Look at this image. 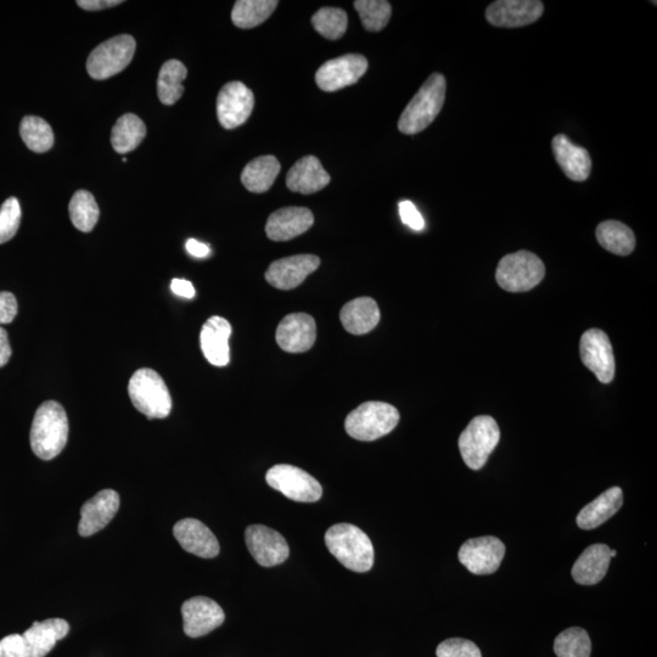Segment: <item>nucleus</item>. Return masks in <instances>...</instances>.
I'll return each mask as SVG.
<instances>
[{
    "label": "nucleus",
    "instance_id": "nucleus-1",
    "mask_svg": "<svg viewBox=\"0 0 657 657\" xmlns=\"http://www.w3.org/2000/svg\"><path fill=\"white\" fill-rule=\"evenodd\" d=\"M69 438V419L63 406L47 401L37 409L31 429V448L38 458L52 460L58 457Z\"/></svg>",
    "mask_w": 657,
    "mask_h": 657
},
{
    "label": "nucleus",
    "instance_id": "nucleus-2",
    "mask_svg": "<svg viewBox=\"0 0 657 657\" xmlns=\"http://www.w3.org/2000/svg\"><path fill=\"white\" fill-rule=\"evenodd\" d=\"M446 89L445 76L432 73L402 112L398 121L400 132L413 136L428 128L445 104Z\"/></svg>",
    "mask_w": 657,
    "mask_h": 657
},
{
    "label": "nucleus",
    "instance_id": "nucleus-3",
    "mask_svg": "<svg viewBox=\"0 0 657 657\" xmlns=\"http://www.w3.org/2000/svg\"><path fill=\"white\" fill-rule=\"evenodd\" d=\"M325 544L329 552L346 569L367 572L374 565V547L368 535L351 524H336L325 533Z\"/></svg>",
    "mask_w": 657,
    "mask_h": 657
},
{
    "label": "nucleus",
    "instance_id": "nucleus-4",
    "mask_svg": "<svg viewBox=\"0 0 657 657\" xmlns=\"http://www.w3.org/2000/svg\"><path fill=\"white\" fill-rule=\"evenodd\" d=\"M128 393L133 406L148 419H165L172 411L171 393L153 369L137 370L129 380Z\"/></svg>",
    "mask_w": 657,
    "mask_h": 657
},
{
    "label": "nucleus",
    "instance_id": "nucleus-5",
    "mask_svg": "<svg viewBox=\"0 0 657 657\" xmlns=\"http://www.w3.org/2000/svg\"><path fill=\"white\" fill-rule=\"evenodd\" d=\"M400 423V412L389 403L367 402L347 415L345 429L358 441H375L389 435Z\"/></svg>",
    "mask_w": 657,
    "mask_h": 657
},
{
    "label": "nucleus",
    "instance_id": "nucleus-6",
    "mask_svg": "<svg viewBox=\"0 0 657 657\" xmlns=\"http://www.w3.org/2000/svg\"><path fill=\"white\" fill-rule=\"evenodd\" d=\"M544 275L546 267L541 258L529 251H519L502 258L496 279L505 291L525 292L536 288Z\"/></svg>",
    "mask_w": 657,
    "mask_h": 657
},
{
    "label": "nucleus",
    "instance_id": "nucleus-7",
    "mask_svg": "<svg viewBox=\"0 0 657 657\" xmlns=\"http://www.w3.org/2000/svg\"><path fill=\"white\" fill-rule=\"evenodd\" d=\"M499 440L501 430L496 420L488 415L474 418L459 437V449L464 463L473 470L484 468Z\"/></svg>",
    "mask_w": 657,
    "mask_h": 657
},
{
    "label": "nucleus",
    "instance_id": "nucleus-8",
    "mask_svg": "<svg viewBox=\"0 0 657 657\" xmlns=\"http://www.w3.org/2000/svg\"><path fill=\"white\" fill-rule=\"evenodd\" d=\"M137 43L132 36L121 35L99 44L87 60L89 76L97 81L108 80L131 64Z\"/></svg>",
    "mask_w": 657,
    "mask_h": 657
},
{
    "label": "nucleus",
    "instance_id": "nucleus-9",
    "mask_svg": "<svg viewBox=\"0 0 657 657\" xmlns=\"http://www.w3.org/2000/svg\"><path fill=\"white\" fill-rule=\"evenodd\" d=\"M267 484L291 501L314 503L322 498L323 488L305 470L288 464H279L268 470Z\"/></svg>",
    "mask_w": 657,
    "mask_h": 657
},
{
    "label": "nucleus",
    "instance_id": "nucleus-10",
    "mask_svg": "<svg viewBox=\"0 0 657 657\" xmlns=\"http://www.w3.org/2000/svg\"><path fill=\"white\" fill-rule=\"evenodd\" d=\"M505 546L501 539L492 536L477 537L466 541L459 550V561L471 574L491 575L501 566Z\"/></svg>",
    "mask_w": 657,
    "mask_h": 657
},
{
    "label": "nucleus",
    "instance_id": "nucleus-11",
    "mask_svg": "<svg viewBox=\"0 0 657 657\" xmlns=\"http://www.w3.org/2000/svg\"><path fill=\"white\" fill-rule=\"evenodd\" d=\"M368 70V60L363 55L347 54L327 61L316 73L317 86L324 92L340 91L361 80Z\"/></svg>",
    "mask_w": 657,
    "mask_h": 657
},
{
    "label": "nucleus",
    "instance_id": "nucleus-12",
    "mask_svg": "<svg viewBox=\"0 0 657 657\" xmlns=\"http://www.w3.org/2000/svg\"><path fill=\"white\" fill-rule=\"evenodd\" d=\"M581 359L597 376L600 383L610 384L615 378V357L608 335L603 330L591 329L581 338Z\"/></svg>",
    "mask_w": 657,
    "mask_h": 657
},
{
    "label": "nucleus",
    "instance_id": "nucleus-13",
    "mask_svg": "<svg viewBox=\"0 0 657 657\" xmlns=\"http://www.w3.org/2000/svg\"><path fill=\"white\" fill-rule=\"evenodd\" d=\"M254 106L255 97L250 88L241 82H229L218 94V121L223 128H238L249 120Z\"/></svg>",
    "mask_w": 657,
    "mask_h": 657
},
{
    "label": "nucleus",
    "instance_id": "nucleus-14",
    "mask_svg": "<svg viewBox=\"0 0 657 657\" xmlns=\"http://www.w3.org/2000/svg\"><path fill=\"white\" fill-rule=\"evenodd\" d=\"M247 549L258 564L272 567L283 564L289 558L290 549L279 532L263 525H252L245 532Z\"/></svg>",
    "mask_w": 657,
    "mask_h": 657
},
{
    "label": "nucleus",
    "instance_id": "nucleus-15",
    "mask_svg": "<svg viewBox=\"0 0 657 657\" xmlns=\"http://www.w3.org/2000/svg\"><path fill=\"white\" fill-rule=\"evenodd\" d=\"M539 0H498L486 10V19L494 27L518 28L533 24L543 15Z\"/></svg>",
    "mask_w": 657,
    "mask_h": 657
},
{
    "label": "nucleus",
    "instance_id": "nucleus-16",
    "mask_svg": "<svg viewBox=\"0 0 657 657\" xmlns=\"http://www.w3.org/2000/svg\"><path fill=\"white\" fill-rule=\"evenodd\" d=\"M184 632L190 638L204 637L226 620L224 611L215 600L195 597L182 606Z\"/></svg>",
    "mask_w": 657,
    "mask_h": 657
},
{
    "label": "nucleus",
    "instance_id": "nucleus-17",
    "mask_svg": "<svg viewBox=\"0 0 657 657\" xmlns=\"http://www.w3.org/2000/svg\"><path fill=\"white\" fill-rule=\"evenodd\" d=\"M320 258L314 255H297L282 258L267 269L266 280L279 290H292L305 282L308 275L316 272Z\"/></svg>",
    "mask_w": 657,
    "mask_h": 657
},
{
    "label": "nucleus",
    "instance_id": "nucleus-18",
    "mask_svg": "<svg viewBox=\"0 0 657 657\" xmlns=\"http://www.w3.org/2000/svg\"><path fill=\"white\" fill-rule=\"evenodd\" d=\"M316 339L317 325L310 314H289L277 329V344L285 352L302 353L311 350Z\"/></svg>",
    "mask_w": 657,
    "mask_h": 657
},
{
    "label": "nucleus",
    "instance_id": "nucleus-19",
    "mask_svg": "<svg viewBox=\"0 0 657 657\" xmlns=\"http://www.w3.org/2000/svg\"><path fill=\"white\" fill-rule=\"evenodd\" d=\"M119 509V493L114 490L100 491L83 504L78 532L82 537L95 535L110 524Z\"/></svg>",
    "mask_w": 657,
    "mask_h": 657
},
{
    "label": "nucleus",
    "instance_id": "nucleus-20",
    "mask_svg": "<svg viewBox=\"0 0 657 657\" xmlns=\"http://www.w3.org/2000/svg\"><path fill=\"white\" fill-rule=\"evenodd\" d=\"M173 535L181 547L196 557L211 559L219 554V543L206 525L196 519L178 521L173 527Z\"/></svg>",
    "mask_w": 657,
    "mask_h": 657
},
{
    "label": "nucleus",
    "instance_id": "nucleus-21",
    "mask_svg": "<svg viewBox=\"0 0 657 657\" xmlns=\"http://www.w3.org/2000/svg\"><path fill=\"white\" fill-rule=\"evenodd\" d=\"M313 223V213L306 207H284L269 216L266 234L273 241H288L306 233Z\"/></svg>",
    "mask_w": 657,
    "mask_h": 657
},
{
    "label": "nucleus",
    "instance_id": "nucleus-22",
    "mask_svg": "<svg viewBox=\"0 0 657 657\" xmlns=\"http://www.w3.org/2000/svg\"><path fill=\"white\" fill-rule=\"evenodd\" d=\"M230 335H232V325L222 317H211L202 327L201 350L207 361L215 367H226L230 361Z\"/></svg>",
    "mask_w": 657,
    "mask_h": 657
},
{
    "label": "nucleus",
    "instance_id": "nucleus-23",
    "mask_svg": "<svg viewBox=\"0 0 657 657\" xmlns=\"http://www.w3.org/2000/svg\"><path fill=\"white\" fill-rule=\"evenodd\" d=\"M70 632L69 623L61 619H50L33 623L22 634L26 657H44L52 651L56 642L64 639Z\"/></svg>",
    "mask_w": 657,
    "mask_h": 657
},
{
    "label": "nucleus",
    "instance_id": "nucleus-24",
    "mask_svg": "<svg viewBox=\"0 0 657 657\" xmlns=\"http://www.w3.org/2000/svg\"><path fill=\"white\" fill-rule=\"evenodd\" d=\"M553 153L561 170L571 181H587L592 171V159L588 151L571 142L564 134L553 139Z\"/></svg>",
    "mask_w": 657,
    "mask_h": 657
},
{
    "label": "nucleus",
    "instance_id": "nucleus-25",
    "mask_svg": "<svg viewBox=\"0 0 657 657\" xmlns=\"http://www.w3.org/2000/svg\"><path fill=\"white\" fill-rule=\"evenodd\" d=\"M330 176L316 156H306L296 162L286 176V185L294 193L310 195L324 189Z\"/></svg>",
    "mask_w": 657,
    "mask_h": 657
},
{
    "label": "nucleus",
    "instance_id": "nucleus-26",
    "mask_svg": "<svg viewBox=\"0 0 657 657\" xmlns=\"http://www.w3.org/2000/svg\"><path fill=\"white\" fill-rule=\"evenodd\" d=\"M611 549L605 544H593L577 559L572 567V577L582 586H594L606 576L611 561Z\"/></svg>",
    "mask_w": 657,
    "mask_h": 657
},
{
    "label": "nucleus",
    "instance_id": "nucleus-27",
    "mask_svg": "<svg viewBox=\"0 0 657 657\" xmlns=\"http://www.w3.org/2000/svg\"><path fill=\"white\" fill-rule=\"evenodd\" d=\"M340 319L348 333L368 334L380 322L378 303L370 297H359V299L346 303L341 310Z\"/></svg>",
    "mask_w": 657,
    "mask_h": 657
},
{
    "label": "nucleus",
    "instance_id": "nucleus-28",
    "mask_svg": "<svg viewBox=\"0 0 657 657\" xmlns=\"http://www.w3.org/2000/svg\"><path fill=\"white\" fill-rule=\"evenodd\" d=\"M623 505L620 487H612L584 507L577 515V525L582 530L597 529L614 516Z\"/></svg>",
    "mask_w": 657,
    "mask_h": 657
},
{
    "label": "nucleus",
    "instance_id": "nucleus-29",
    "mask_svg": "<svg viewBox=\"0 0 657 657\" xmlns=\"http://www.w3.org/2000/svg\"><path fill=\"white\" fill-rule=\"evenodd\" d=\"M282 170L277 157L272 155L260 156L252 160L241 173V182L251 193L262 194L271 189Z\"/></svg>",
    "mask_w": 657,
    "mask_h": 657
},
{
    "label": "nucleus",
    "instance_id": "nucleus-30",
    "mask_svg": "<svg viewBox=\"0 0 657 657\" xmlns=\"http://www.w3.org/2000/svg\"><path fill=\"white\" fill-rule=\"evenodd\" d=\"M146 136L144 122L137 115L126 114L112 128L111 144L117 154H128L142 144Z\"/></svg>",
    "mask_w": 657,
    "mask_h": 657
},
{
    "label": "nucleus",
    "instance_id": "nucleus-31",
    "mask_svg": "<svg viewBox=\"0 0 657 657\" xmlns=\"http://www.w3.org/2000/svg\"><path fill=\"white\" fill-rule=\"evenodd\" d=\"M599 244L611 254L628 256L636 247V237L630 227L617 221L600 223L597 228Z\"/></svg>",
    "mask_w": 657,
    "mask_h": 657
},
{
    "label": "nucleus",
    "instance_id": "nucleus-32",
    "mask_svg": "<svg viewBox=\"0 0 657 657\" xmlns=\"http://www.w3.org/2000/svg\"><path fill=\"white\" fill-rule=\"evenodd\" d=\"M188 76L187 67L181 61L168 60L162 65L157 80V95L162 104L174 105L184 93L183 81Z\"/></svg>",
    "mask_w": 657,
    "mask_h": 657
},
{
    "label": "nucleus",
    "instance_id": "nucleus-33",
    "mask_svg": "<svg viewBox=\"0 0 657 657\" xmlns=\"http://www.w3.org/2000/svg\"><path fill=\"white\" fill-rule=\"evenodd\" d=\"M277 0H238L232 11L233 24L243 30L257 27L271 18Z\"/></svg>",
    "mask_w": 657,
    "mask_h": 657
},
{
    "label": "nucleus",
    "instance_id": "nucleus-34",
    "mask_svg": "<svg viewBox=\"0 0 657 657\" xmlns=\"http://www.w3.org/2000/svg\"><path fill=\"white\" fill-rule=\"evenodd\" d=\"M69 212L73 226L83 233L92 232L99 221V206L93 194L87 190H78L72 196Z\"/></svg>",
    "mask_w": 657,
    "mask_h": 657
},
{
    "label": "nucleus",
    "instance_id": "nucleus-35",
    "mask_svg": "<svg viewBox=\"0 0 657 657\" xmlns=\"http://www.w3.org/2000/svg\"><path fill=\"white\" fill-rule=\"evenodd\" d=\"M20 136L28 149L47 153L54 145V132L47 121L37 116H26L21 122Z\"/></svg>",
    "mask_w": 657,
    "mask_h": 657
},
{
    "label": "nucleus",
    "instance_id": "nucleus-36",
    "mask_svg": "<svg viewBox=\"0 0 657 657\" xmlns=\"http://www.w3.org/2000/svg\"><path fill=\"white\" fill-rule=\"evenodd\" d=\"M554 651L558 657H591V638L580 627L569 628L555 638Z\"/></svg>",
    "mask_w": 657,
    "mask_h": 657
},
{
    "label": "nucleus",
    "instance_id": "nucleus-37",
    "mask_svg": "<svg viewBox=\"0 0 657 657\" xmlns=\"http://www.w3.org/2000/svg\"><path fill=\"white\" fill-rule=\"evenodd\" d=\"M355 8L365 30L369 32L384 30L391 19V4L386 0H357Z\"/></svg>",
    "mask_w": 657,
    "mask_h": 657
},
{
    "label": "nucleus",
    "instance_id": "nucleus-38",
    "mask_svg": "<svg viewBox=\"0 0 657 657\" xmlns=\"http://www.w3.org/2000/svg\"><path fill=\"white\" fill-rule=\"evenodd\" d=\"M312 25L319 35L336 41L345 35L348 25L347 14L340 8H322L313 15Z\"/></svg>",
    "mask_w": 657,
    "mask_h": 657
},
{
    "label": "nucleus",
    "instance_id": "nucleus-39",
    "mask_svg": "<svg viewBox=\"0 0 657 657\" xmlns=\"http://www.w3.org/2000/svg\"><path fill=\"white\" fill-rule=\"evenodd\" d=\"M21 206L16 198L5 200L0 207V244L8 243L18 233L21 223Z\"/></svg>",
    "mask_w": 657,
    "mask_h": 657
},
{
    "label": "nucleus",
    "instance_id": "nucleus-40",
    "mask_svg": "<svg viewBox=\"0 0 657 657\" xmlns=\"http://www.w3.org/2000/svg\"><path fill=\"white\" fill-rule=\"evenodd\" d=\"M436 655L437 657H482L475 643L462 638L445 640L438 645Z\"/></svg>",
    "mask_w": 657,
    "mask_h": 657
},
{
    "label": "nucleus",
    "instance_id": "nucleus-41",
    "mask_svg": "<svg viewBox=\"0 0 657 657\" xmlns=\"http://www.w3.org/2000/svg\"><path fill=\"white\" fill-rule=\"evenodd\" d=\"M398 209H400L402 222L406 224V226L415 230V232H420V230L425 228L424 218L421 216V213L412 201H401L400 205H398Z\"/></svg>",
    "mask_w": 657,
    "mask_h": 657
},
{
    "label": "nucleus",
    "instance_id": "nucleus-42",
    "mask_svg": "<svg viewBox=\"0 0 657 657\" xmlns=\"http://www.w3.org/2000/svg\"><path fill=\"white\" fill-rule=\"evenodd\" d=\"M0 657H26L24 639L21 634H10L0 640Z\"/></svg>",
    "mask_w": 657,
    "mask_h": 657
},
{
    "label": "nucleus",
    "instance_id": "nucleus-43",
    "mask_svg": "<svg viewBox=\"0 0 657 657\" xmlns=\"http://www.w3.org/2000/svg\"><path fill=\"white\" fill-rule=\"evenodd\" d=\"M18 314V301L9 291L0 292V325L9 324Z\"/></svg>",
    "mask_w": 657,
    "mask_h": 657
},
{
    "label": "nucleus",
    "instance_id": "nucleus-44",
    "mask_svg": "<svg viewBox=\"0 0 657 657\" xmlns=\"http://www.w3.org/2000/svg\"><path fill=\"white\" fill-rule=\"evenodd\" d=\"M121 0H78V7L88 11H99L117 7L122 4Z\"/></svg>",
    "mask_w": 657,
    "mask_h": 657
},
{
    "label": "nucleus",
    "instance_id": "nucleus-45",
    "mask_svg": "<svg viewBox=\"0 0 657 657\" xmlns=\"http://www.w3.org/2000/svg\"><path fill=\"white\" fill-rule=\"evenodd\" d=\"M171 290L173 291V294L184 297V299H193L195 296L194 285L188 282V280L173 279Z\"/></svg>",
    "mask_w": 657,
    "mask_h": 657
},
{
    "label": "nucleus",
    "instance_id": "nucleus-46",
    "mask_svg": "<svg viewBox=\"0 0 657 657\" xmlns=\"http://www.w3.org/2000/svg\"><path fill=\"white\" fill-rule=\"evenodd\" d=\"M11 353L13 351H11L7 330L0 327V368L9 362Z\"/></svg>",
    "mask_w": 657,
    "mask_h": 657
},
{
    "label": "nucleus",
    "instance_id": "nucleus-47",
    "mask_svg": "<svg viewBox=\"0 0 657 657\" xmlns=\"http://www.w3.org/2000/svg\"><path fill=\"white\" fill-rule=\"evenodd\" d=\"M185 247H187L189 254L196 258H205L211 254L209 246L204 243H200V241L195 239H189Z\"/></svg>",
    "mask_w": 657,
    "mask_h": 657
},
{
    "label": "nucleus",
    "instance_id": "nucleus-48",
    "mask_svg": "<svg viewBox=\"0 0 657 657\" xmlns=\"http://www.w3.org/2000/svg\"><path fill=\"white\" fill-rule=\"evenodd\" d=\"M610 555H611V559H612V558H615V557H616V555H617V552H616V550H611V553H610Z\"/></svg>",
    "mask_w": 657,
    "mask_h": 657
}]
</instances>
